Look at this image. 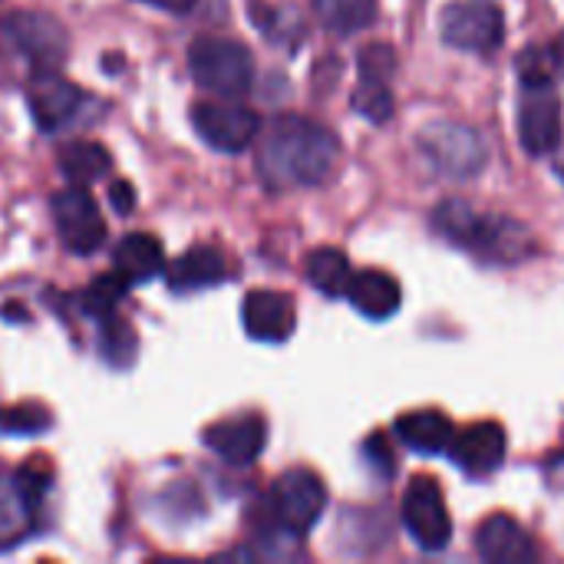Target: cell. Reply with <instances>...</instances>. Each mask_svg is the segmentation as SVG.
<instances>
[{"mask_svg":"<svg viewBox=\"0 0 564 564\" xmlns=\"http://www.w3.org/2000/svg\"><path fill=\"white\" fill-rule=\"evenodd\" d=\"M337 135L307 119L284 112L278 116L258 142V175L268 188H307L330 175L337 162Z\"/></svg>","mask_w":564,"mask_h":564,"instance_id":"6da1fadb","label":"cell"},{"mask_svg":"<svg viewBox=\"0 0 564 564\" xmlns=\"http://www.w3.org/2000/svg\"><path fill=\"white\" fill-rule=\"evenodd\" d=\"M433 225L443 238L463 245L492 264H519L535 251V238L525 225L502 215H479L463 202H449L433 215Z\"/></svg>","mask_w":564,"mask_h":564,"instance_id":"7a4b0ae2","label":"cell"},{"mask_svg":"<svg viewBox=\"0 0 564 564\" xmlns=\"http://www.w3.org/2000/svg\"><path fill=\"white\" fill-rule=\"evenodd\" d=\"M188 69L195 83L218 99H241L254 83L251 50L228 36H198L188 46Z\"/></svg>","mask_w":564,"mask_h":564,"instance_id":"3957f363","label":"cell"},{"mask_svg":"<svg viewBox=\"0 0 564 564\" xmlns=\"http://www.w3.org/2000/svg\"><path fill=\"white\" fill-rule=\"evenodd\" d=\"M46 486L50 466L43 456H33L17 473H0V549H10L33 532Z\"/></svg>","mask_w":564,"mask_h":564,"instance_id":"277c9868","label":"cell"},{"mask_svg":"<svg viewBox=\"0 0 564 564\" xmlns=\"http://www.w3.org/2000/svg\"><path fill=\"white\" fill-rule=\"evenodd\" d=\"M0 36L10 43L13 53H20L33 73H56L69 53V33L66 26L40 10H17L0 23Z\"/></svg>","mask_w":564,"mask_h":564,"instance_id":"5b68a950","label":"cell"},{"mask_svg":"<svg viewBox=\"0 0 564 564\" xmlns=\"http://www.w3.org/2000/svg\"><path fill=\"white\" fill-rule=\"evenodd\" d=\"M420 152L446 178H473L486 165V145L476 129L459 122H430L420 132Z\"/></svg>","mask_w":564,"mask_h":564,"instance_id":"8992f818","label":"cell"},{"mask_svg":"<svg viewBox=\"0 0 564 564\" xmlns=\"http://www.w3.org/2000/svg\"><path fill=\"white\" fill-rule=\"evenodd\" d=\"M327 509V489L311 469H288L271 489L274 522L291 535H307Z\"/></svg>","mask_w":564,"mask_h":564,"instance_id":"52a82bcc","label":"cell"},{"mask_svg":"<svg viewBox=\"0 0 564 564\" xmlns=\"http://www.w3.org/2000/svg\"><path fill=\"white\" fill-rule=\"evenodd\" d=\"M403 525H406L410 539L426 552H440L449 545L453 519H449L446 496L436 479L416 476L410 482V489L403 496Z\"/></svg>","mask_w":564,"mask_h":564,"instance_id":"ba28073f","label":"cell"},{"mask_svg":"<svg viewBox=\"0 0 564 564\" xmlns=\"http://www.w3.org/2000/svg\"><path fill=\"white\" fill-rule=\"evenodd\" d=\"M195 132L218 152H245L261 135V119L254 109L238 106L235 99H212L192 106Z\"/></svg>","mask_w":564,"mask_h":564,"instance_id":"9c48e42d","label":"cell"},{"mask_svg":"<svg viewBox=\"0 0 564 564\" xmlns=\"http://www.w3.org/2000/svg\"><path fill=\"white\" fill-rule=\"evenodd\" d=\"M440 33L449 46L466 53H492L506 36V17L492 3L459 0L449 3L440 17Z\"/></svg>","mask_w":564,"mask_h":564,"instance_id":"30bf717a","label":"cell"},{"mask_svg":"<svg viewBox=\"0 0 564 564\" xmlns=\"http://www.w3.org/2000/svg\"><path fill=\"white\" fill-rule=\"evenodd\" d=\"M53 221H56V235L66 245V251L73 254H93L102 248L106 241V221L93 202V195L83 185H69L63 192L53 195L50 202Z\"/></svg>","mask_w":564,"mask_h":564,"instance_id":"8fae6325","label":"cell"},{"mask_svg":"<svg viewBox=\"0 0 564 564\" xmlns=\"http://www.w3.org/2000/svg\"><path fill=\"white\" fill-rule=\"evenodd\" d=\"M26 99H30V112L43 132H59V129L76 126L83 119V106L89 102L79 86L66 83L56 73H33Z\"/></svg>","mask_w":564,"mask_h":564,"instance_id":"7c38bea8","label":"cell"},{"mask_svg":"<svg viewBox=\"0 0 564 564\" xmlns=\"http://www.w3.org/2000/svg\"><path fill=\"white\" fill-rule=\"evenodd\" d=\"M519 139L525 152L545 155L562 142V99L552 86H525L519 102Z\"/></svg>","mask_w":564,"mask_h":564,"instance_id":"4fadbf2b","label":"cell"},{"mask_svg":"<svg viewBox=\"0 0 564 564\" xmlns=\"http://www.w3.org/2000/svg\"><path fill=\"white\" fill-rule=\"evenodd\" d=\"M202 443L231 466H251L268 446V423L258 413L228 416L221 423H212Z\"/></svg>","mask_w":564,"mask_h":564,"instance_id":"5bb4252c","label":"cell"},{"mask_svg":"<svg viewBox=\"0 0 564 564\" xmlns=\"http://www.w3.org/2000/svg\"><path fill=\"white\" fill-rule=\"evenodd\" d=\"M241 324L248 330L251 340L261 344H284L294 334L297 324V311L291 294L284 291H248L245 304H241Z\"/></svg>","mask_w":564,"mask_h":564,"instance_id":"9a60e30c","label":"cell"},{"mask_svg":"<svg viewBox=\"0 0 564 564\" xmlns=\"http://www.w3.org/2000/svg\"><path fill=\"white\" fill-rule=\"evenodd\" d=\"M476 552L489 564H529L539 558V549L529 532L509 516H492L479 525Z\"/></svg>","mask_w":564,"mask_h":564,"instance_id":"2e32d148","label":"cell"},{"mask_svg":"<svg viewBox=\"0 0 564 564\" xmlns=\"http://www.w3.org/2000/svg\"><path fill=\"white\" fill-rule=\"evenodd\" d=\"M449 453L453 463L469 476H489L506 459V430L499 423H476L453 440Z\"/></svg>","mask_w":564,"mask_h":564,"instance_id":"e0dca14e","label":"cell"},{"mask_svg":"<svg viewBox=\"0 0 564 564\" xmlns=\"http://www.w3.org/2000/svg\"><path fill=\"white\" fill-rule=\"evenodd\" d=\"M112 271H119L129 284H145L165 271V254L162 241L149 231H132L119 238L112 248Z\"/></svg>","mask_w":564,"mask_h":564,"instance_id":"ac0fdd59","label":"cell"},{"mask_svg":"<svg viewBox=\"0 0 564 564\" xmlns=\"http://www.w3.org/2000/svg\"><path fill=\"white\" fill-rule=\"evenodd\" d=\"M347 297L367 321H390L403 304V291H400L397 278H390L383 271H373V268L357 271L350 278Z\"/></svg>","mask_w":564,"mask_h":564,"instance_id":"d6986e66","label":"cell"},{"mask_svg":"<svg viewBox=\"0 0 564 564\" xmlns=\"http://www.w3.org/2000/svg\"><path fill=\"white\" fill-rule=\"evenodd\" d=\"M169 288L175 294H192V291H205V288H215L228 278V264L221 258L218 248H208V245H198L192 251H185L172 268H169Z\"/></svg>","mask_w":564,"mask_h":564,"instance_id":"ffe728a7","label":"cell"},{"mask_svg":"<svg viewBox=\"0 0 564 564\" xmlns=\"http://www.w3.org/2000/svg\"><path fill=\"white\" fill-rule=\"evenodd\" d=\"M397 436L400 443H406L410 449L416 453H426V456H436V453H446L456 440V426L446 413L440 410H416V413H406L397 420Z\"/></svg>","mask_w":564,"mask_h":564,"instance_id":"44dd1931","label":"cell"},{"mask_svg":"<svg viewBox=\"0 0 564 564\" xmlns=\"http://www.w3.org/2000/svg\"><path fill=\"white\" fill-rule=\"evenodd\" d=\"M112 169V155L106 145L93 142V139H73L59 149V172L73 182V185H93L99 182L106 172Z\"/></svg>","mask_w":564,"mask_h":564,"instance_id":"7402d4cb","label":"cell"},{"mask_svg":"<svg viewBox=\"0 0 564 564\" xmlns=\"http://www.w3.org/2000/svg\"><path fill=\"white\" fill-rule=\"evenodd\" d=\"M304 271H307L311 288H314V291H321V294H327V297H340V294H347L350 278H354L347 254H344V251H337V248H317L314 254H307Z\"/></svg>","mask_w":564,"mask_h":564,"instance_id":"603a6c76","label":"cell"},{"mask_svg":"<svg viewBox=\"0 0 564 564\" xmlns=\"http://www.w3.org/2000/svg\"><path fill=\"white\" fill-rule=\"evenodd\" d=\"M314 10L334 33H357L377 20V0H314Z\"/></svg>","mask_w":564,"mask_h":564,"instance_id":"cb8c5ba5","label":"cell"},{"mask_svg":"<svg viewBox=\"0 0 564 564\" xmlns=\"http://www.w3.org/2000/svg\"><path fill=\"white\" fill-rule=\"evenodd\" d=\"M129 288H132V284H129L119 271H112V274H102V278L89 281V284L79 291L76 304H79V311H83L86 317L106 321V317L116 314V307H119V301L126 297Z\"/></svg>","mask_w":564,"mask_h":564,"instance_id":"d4e9b609","label":"cell"},{"mask_svg":"<svg viewBox=\"0 0 564 564\" xmlns=\"http://www.w3.org/2000/svg\"><path fill=\"white\" fill-rule=\"evenodd\" d=\"M99 324H102V330H99V354H102V360L109 367H116V370L132 367L135 364V350H139V337H135L132 324L119 321L116 314L99 321Z\"/></svg>","mask_w":564,"mask_h":564,"instance_id":"484cf974","label":"cell"},{"mask_svg":"<svg viewBox=\"0 0 564 564\" xmlns=\"http://www.w3.org/2000/svg\"><path fill=\"white\" fill-rule=\"evenodd\" d=\"M53 426V413L40 403H13L0 410V433L7 436H40Z\"/></svg>","mask_w":564,"mask_h":564,"instance_id":"4316f807","label":"cell"},{"mask_svg":"<svg viewBox=\"0 0 564 564\" xmlns=\"http://www.w3.org/2000/svg\"><path fill=\"white\" fill-rule=\"evenodd\" d=\"M562 69V46H529L519 53V76L525 86H552Z\"/></svg>","mask_w":564,"mask_h":564,"instance_id":"83f0119b","label":"cell"},{"mask_svg":"<svg viewBox=\"0 0 564 564\" xmlns=\"http://www.w3.org/2000/svg\"><path fill=\"white\" fill-rule=\"evenodd\" d=\"M354 109L370 122H390L393 116V93L387 83H367L360 79V89L354 93Z\"/></svg>","mask_w":564,"mask_h":564,"instance_id":"f1b7e54d","label":"cell"},{"mask_svg":"<svg viewBox=\"0 0 564 564\" xmlns=\"http://www.w3.org/2000/svg\"><path fill=\"white\" fill-rule=\"evenodd\" d=\"M397 69V53L387 43H370L360 50V79L367 83H390Z\"/></svg>","mask_w":564,"mask_h":564,"instance_id":"f546056e","label":"cell"},{"mask_svg":"<svg viewBox=\"0 0 564 564\" xmlns=\"http://www.w3.org/2000/svg\"><path fill=\"white\" fill-rule=\"evenodd\" d=\"M109 202H112V208L119 212V215H129L132 208H135V188L129 185V182H112L109 185Z\"/></svg>","mask_w":564,"mask_h":564,"instance_id":"4dcf8cb0","label":"cell"},{"mask_svg":"<svg viewBox=\"0 0 564 564\" xmlns=\"http://www.w3.org/2000/svg\"><path fill=\"white\" fill-rule=\"evenodd\" d=\"M367 456H373V459H370L373 466H380V463H383V469H387V473H393V463H390L393 456H390V449H387V440H383V436H373V440L367 443Z\"/></svg>","mask_w":564,"mask_h":564,"instance_id":"1f68e13d","label":"cell"},{"mask_svg":"<svg viewBox=\"0 0 564 564\" xmlns=\"http://www.w3.org/2000/svg\"><path fill=\"white\" fill-rule=\"evenodd\" d=\"M142 3H152V7H159L165 13H188L198 0H142Z\"/></svg>","mask_w":564,"mask_h":564,"instance_id":"d6a6232c","label":"cell"},{"mask_svg":"<svg viewBox=\"0 0 564 564\" xmlns=\"http://www.w3.org/2000/svg\"><path fill=\"white\" fill-rule=\"evenodd\" d=\"M0 317H3V321H26L30 314H26V311H23L20 304H7V307L0 311Z\"/></svg>","mask_w":564,"mask_h":564,"instance_id":"836d02e7","label":"cell"}]
</instances>
